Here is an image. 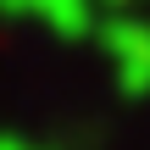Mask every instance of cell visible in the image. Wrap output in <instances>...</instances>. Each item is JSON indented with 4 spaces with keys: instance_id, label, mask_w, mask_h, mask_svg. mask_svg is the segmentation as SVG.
Here are the masks:
<instances>
[{
    "instance_id": "cell-1",
    "label": "cell",
    "mask_w": 150,
    "mask_h": 150,
    "mask_svg": "<svg viewBox=\"0 0 150 150\" xmlns=\"http://www.w3.org/2000/svg\"><path fill=\"white\" fill-rule=\"evenodd\" d=\"M95 33H100V50L111 56V67H117L122 95H150V22L134 11H111Z\"/></svg>"
},
{
    "instance_id": "cell-2",
    "label": "cell",
    "mask_w": 150,
    "mask_h": 150,
    "mask_svg": "<svg viewBox=\"0 0 150 150\" xmlns=\"http://www.w3.org/2000/svg\"><path fill=\"white\" fill-rule=\"evenodd\" d=\"M0 150H28L22 139H11V134H0Z\"/></svg>"
},
{
    "instance_id": "cell-3",
    "label": "cell",
    "mask_w": 150,
    "mask_h": 150,
    "mask_svg": "<svg viewBox=\"0 0 150 150\" xmlns=\"http://www.w3.org/2000/svg\"><path fill=\"white\" fill-rule=\"evenodd\" d=\"M100 6H139V0H100Z\"/></svg>"
}]
</instances>
